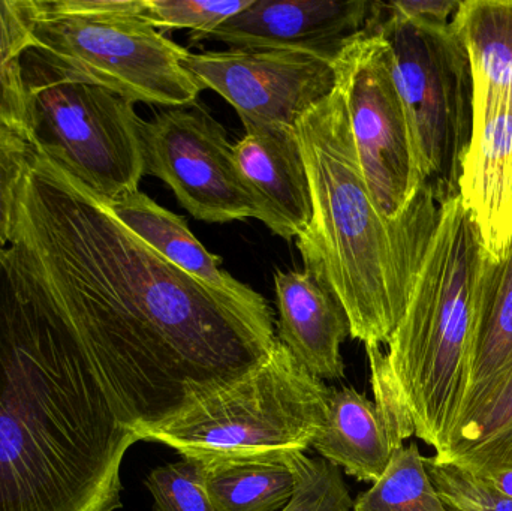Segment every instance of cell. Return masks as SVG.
Instances as JSON below:
<instances>
[{
    "mask_svg": "<svg viewBox=\"0 0 512 511\" xmlns=\"http://www.w3.org/2000/svg\"><path fill=\"white\" fill-rule=\"evenodd\" d=\"M146 486L155 511H218L204 488L200 462L182 459L155 468Z\"/></svg>",
    "mask_w": 512,
    "mask_h": 511,
    "instance_id": "28",
    "label": "cell"
},
{
    "mask_svg": "<svg viewBox=\"0 0 512 511\" xmlns=\"http://www.w3.org/2000/svg\"><path fill=\"white\" fill-rule=\"evenodd\" d=\"M352 511H450L427 474L417 444L394 452L387 470L369 491L358 495Z\"/></svg>",
    "mask_w": 512,
    "mask_h": 511,
    "instance_id": "23",
    "label": "cell"
},
{
    "mask_svg": "<svg viewBox=\"0 0 512 511\" xmlns=\"http://www.w3.org/2000/svg\"><path fill=\"white\" fill-rule=\"evenodd\" d=\"M333 66L367 189L379 212L387 219H397L423 183L408 117L393 77L390 48L370 24Z\"/></svg>",
    "mask_w": 512,
    "mask_h": 511,
    "instance_id": "9",
    "label": "cell"
},
{
    "mask_svg": "<svg viewBox=\"0 0 512 511\" xmlns=\"http://www.w3.org/2000/svg\"><path fill=\"white\" fill-rule=\"evenodd\" d=\"M30 143L102 203L138 191L141 123L128 99L87 83L29 48L21 59Z\"/></svg>",
    "mask_w": 512,
    "mask_h": 511,
    "instance_id": "6",
    "label": "cell"
},
{
    "mask_svg": "<svg viewBox=\"0 0 512 511\" xmlns=\"http://www.w3.org/2000/svg\"><path fill=\"white\" fill-rule=\"evenodd\" d=\"M203 476L218 511H280L297 488V473L288 456L203 465Z\"/></svg>",
    "mask_w": 512,
    "mask_h": 511,
    "instance_id": "20",
    "label": "cell"
},
{
    "mask_svg": "<svg viewBox=\"0 0 512 511\" xmlns=\"http://www.w3.org/2000/svg\"><path fill=\"white\" fill-rule=\"evenodd\" d=\"M138 441L59 306L0 246V511L122 509Z\"/></svg>",
    "mask_w": 512,
    "mask_h": 511,
    "instance_id": "2",
    "label": "cell"
},
{
    "mask_svg": "<svg viewBox=\"0 0 512 511\" xmlns=\"http://www.w3.org/2000/svg\"><path fill=\"white\" fill-rule=\"evenodd\" d=\"M487 255L460 198L441 206L405 315L381 347H366L370 372L390 390L415 437L441 452L468 393Z\"/></svg>",
    "mask_w": 512,
    "mask_h": 511,
    "instance_id": "4",
    "label": "cell"
},
{
    "mask_svg": "<svg viewBox=\"0 0 512 511\" xmlns=\"http://www.w3.org/2000/svg\"><path fill=\"white\" fill-rule=\"evenodd\" d=\"M288 461L297 473L294 497L280 511H352L354 501L340 468L322 458L291 453Z\"/></svg>",
    "mask_w": 512,
    "mask_h": 511,
    "instance_id": "24",
    "label": "cell"
},
{
    "mask_svg": "<svg viewBox=\"0 0 512 511\" xmlns=\"http://www.w3.org/2000/svg\"><path fill=\"white\" fill-rule=\"evenodd\" d=\"M279 342L319 380L345 377L340 347L351 324L339 300L307 272L274 273Z\"/></svg>",
    "mask_w": 512,
    "mask_h": 511,
    "instance_id": "15",
    "label": "cell"
},
{
    "mask_svg": "<svg viewBox=\"0 0 512 511\" xmlns=\"http://www.w3.org/2000/svg\"><path fill=\"white\" fill-rule=\"evenodd\" d=\"M427 474L450 511H512L511 498L496 491L484 477L465 468L424 458Z\"/></svg>",
    "mask_w": 512,
    "mask_h": 511,
    "instance_id": "27",
    "label": "cell"
},
{
    "mask_svg": "<svg viewBox=\"0 0 512 511\" xmlns=\"http://www.w3.org/2000/svg\"><path fill=\"white\" fill-rule=\"evenodd\" d=\"M144 176L170 186L189 215L209 224L256 216L254 200L240 179L224 126L204 108H167L141 123Z\"/></svg>",
    "mask_w": 512,
    "mask_h": 511,
    "instance_id": "10",
    "label": "cell"
},
{
    "mask_svg": "<svg viewBox=\"0 0 512 511\" xmlns=\"http://www.w3.org/2000/svg\"><path fill=\"white\" fill-rule=\"evenodd\" d=\"M35 147L14 129L0 123V246L14 240L21 195L35 165Z\"/></svg>",
    "mask_w": 512,
    "mask_h": 511,
    "instance_id": "25",
    "label": "cell"
},
{
    "mask_svg": "<svg viewBox=\"0 0 512 511\" xmlns=\"http://www.w3.org/2000/svg\"><path fill=\"white\" fill-rule=\"evenodd\" d=\"M8 249L59 306L114 414L138 438L248 374L277 342L261 294L192 278L42 156Z\"/></svg>",
    "mask_w": 512,
    "mask_h": 511,
    "instance_id": "1",
    "label": "cell"
},
{
    "mask_svg": "<svg viewBox=\"0 0 512 511\" xmlns=\"http://www.w3.org/2000/svg\"><path fill=\"white\" fill-rule=\"evenodd\" d=\"M234 159L259 219L271 233L297 239L312 218V195L297 128H245Z\"/></svg>",
    "mask_w": 512,
    "mask_h": 511,
    "instance_id": "13",
    "label": "cell"
},
{
    "mask_svg": "<svg viewBox=\"0 0 512 511\" xmlns=\"http://www.w3.org/2000/svg\"><path fill=\"white\" fill-rule=\"evenodd\" d=\"M180 63L201 92L213 90L233 105L243 128H297L337 87L333 63L295 51H188Z\"/></svg>",
    "mask_w": 512,
    "mask_h": 511,
    "instance_id": "11",
    "label": "cell"
},
{
    "mask_svg": "<svg viewBox=\"0 0 512 511\" xmlns=\"http://www.w3.org/2000/svg\"><path fill=\"white\" fill-rule=\"evenodd\" d=\"M51 14L77 17H120L143 14L144 0H41Z\"/></svg>",
    "mask_w": 512,
    "mask_h": 511,
    "instance_id": "29",
    "label": "cell"
},
{
    "mask_svg": "<svg viewBox=\"0 0 512 511\" xmlns=\"http://www.w3.org/2000/svg\"><path fill=\"white\" fill-rule=\"evenodd\" d=\"M297 132L312 195V218L295 242L304 272L339 300L352 338L364 347L387 345L405 315L441 206L421 186L399 218L379 212L337 87L301 117Z\"/></svg>",
    "mask_w": 512,
    "mask_h": 511,
    "instance_id": "3",
    "label": "cell"
},
{
    "mask_svg": "<svg viewBox=\"0 0 512 511\" xmlns=\"http://www.w3.org/2000/svg\"><path fill=\"white\" fill-rule=\"evenodd\" d=\"M330 389L277 339L264 362L239 380L140 434L203 465L304 453L324 428Z\"/></svg>",
    "mask_w": 512,
    "mask_h": 511,
    "instance_id": "5",
    "label": "cell"
},
{
    "mask_svg": "<svg viewBox=\"0 0 512 511\" xmlns=\"http://www.w3.org/2000/svg\"><path fill=\"white\" fill-rule=\"evenodd\" d=\"M403 446L376 402L352 387L330 389L328 413L312 447L360 482L375 483Z\"/></svg>",
    "mask_w": 512,
    "mask_h": 511,
    "instance_id": "16",
    "label": "cell"
},
{
    "mask_svg": "<svg viewBox=\"0 0 512 511\" xmlns=\"http://www.w3.org/2000/svg\"><path fill=\"white\" fill-rule=\"evenodd\" d=\"M484 479L505 497L512 500V468L508 470L495 471V473L486 474Z\"/></svg>",
    "mask_w": 512,
    "mask_h": 511,
    "instance_id": "31",
    "label": "cell"
},
{
    "mask_svg": "<svg viewBox=\"0 0 512 511\" xmlns=\"http://www.w3.org/2000/svg\"><path fill=\"white\" fill-rule=\"evenodd\" d=\"M107 206L123 225L137 234L153 251L192 278L236 296L248 299L259 296L254 288L224 270L222 258L201 245L182 216L165 209L149 195L137 191Z\"/></svg>",
    "mask_w": 512,
    "mask_h": 511,
    "instance_id": "19",
    "label": "cell"
},
{
    "mask_svg": "<svg viewBox=\"0 0 512 511\" xmlns=\"http://www.w3.org/2000/svg\"><path fill=\"white\" fill-rule=\"evenodd\" d=\"M378 0H252L248 8L191 44L221 42L231 50H279L334 63L379 12Z\"/></svg>",
    "mask_w": 512,
    "mask_h": 511,
    "instance_id": "12",
    "label": "cell"
},
{
    "mask_svg": "<svg viewBox=\"0 0 512 511\" xmlns=\"http://www.w3.org/2000/svg\"><path fill=\"white\" fill-rule=\"evenodd\" d=\"M372 29L390 48L421 183L444 206L459 197L463 159L472 137L468 51L453 23L409 20L388 2H381Z\"/></svg>",
    "mask_w": 512,
    "mask_h": 511,
    "instance_id": "7",
    "label": "cell"
},
{
    "mask_svg": "<svg viewBox=\"0 0 512 511\" xmlns=\"http://www.w3.org/2000/svg\"><path fill=\"white\" fill-rule=\"evenodd\" d=\"M511 369L512 243L501 260L487 257L484 264L468 393L453 432L486 404Z\"/></svg>",
    "mask_w": 512,
    "mask_h": 511,
    "instance_id": "17",
    "label": "cell"
},
{
    "mask_svg": "<svg viewBox=\"0 0 512 511\" xmlns=\"http://www.w3.org/2000/svg\"><path fill=\"white\" fill-rule=\"evenodd\" d=\"M39 0H0V123L30 143L21 59L35 47ZM32 144V143H30Z\"/></svg>",
    "mask_w": 512,
    "mask_h": 511,
    "instance_id": "22",
    "label": "cell"
},
{
    "mask_svg": "<svg viewBox=\"0 0 512 511\" xmlns=\"http://www.w3.org/2000/svg\"><path fill=\"white\" fill-rule=\"evenodd\" d=\"M433 456L477 476L512 468V369L486 404Z\"/></svg>",
    "mask_w": 512,
    "mask_h": 511,
    "instance_id": "21",
    "label": "cell"
},
{
    "mask_svg": "<svg viewBox=\"0 0 512 511\" xmlns=\"http://www.w3.org/2000/svg\"><path fill=\"white\" fill-rule=\"evenodd\" d=\"M35 47L51 62L132 104L185 107L201 90L182 68L188 48L164 36L140 15L77 17L42 8Z\"/></svg>",
    "mask_w": 512,
    "mask_h": 511,
    "instance_id": "8",
    "label": "cell"
},
{
    "mask_svg": "<svg viewBox=\"0 0 512 511\" xmlns=\"http://www.w3.org/2000/svg\"><path fill=\"white\" fill-rule=\"evenodd\" d=\"M472 75V111L512 108V0L460 2L453 21Z\"/></svg>",
    "mask_w": 512,
    "mask_h": 511,
    "instance_id": "18",
    "label": "cell"
},
{
    "mask_svg": "<svg viewBox=\"0 0 512 511\" xmlns=\"http://www.w3.org/2000/svg\"><path fill=\"white\" fill-rule=\"evenodd\" d=\"M472 122L459 198L474 221L487 257L498 261L512 243V108L474 113Z\"/></svg>",
    "mask_w": 512,
    "mask_h": 511,
    "instance_id": "14",
    "label": "cell"
},
{
    "mask_svg": "<svg viewBox=\"0 0 512 511\" xmlns=\"http://www.w3.org/2000/svg\"><path fill=\"white\" fill-rule=\"evenodd\" d=\"M251 3L252 0H144L141 18L162 33L189 29L192 38L212 32Z\"/></svg>",
    "mask_w": 512,
    "mask_h": 511,
    "instance_id": "26",
    "label": "cell"
},
{
    "mask_svg": "<svg viewBox=\"0 0 512 511\" xmlns=\"http://www.w3.org/2000/svg\"><path fill=\"white\" fill-rule=\"evenodd\" d=\"M388 5L409 20L424 23L450 24L460 2L457 0H396Z\"/></svg>",
    "mask_w": 512,
    "mask_h": 511,
    "instance_id": "30",
    "label": "cell"
}]
</instances>
